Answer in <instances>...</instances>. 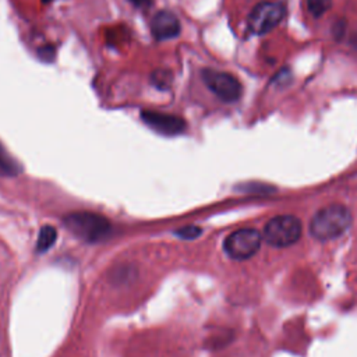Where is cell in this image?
Returning a JSON list of instances; mask_svg holds the SVG:
<instances>
[{"label":"cell","mask_w":357,"mask_h":357,"mask_svg":"<svg viewBox=\"0 0 357 357\" xmlns=\"http://www.w3.org/2000/svg\"><path fill=\"white\" fill-rule=\"evenodd\" d=\"M350 225L351 215L346 206L329 205L314 215L310 223V231L318 240H332L342 236Z\"/></svg>","instance_id":"cell-1"},{"label":"cell","mask_w":357,"mask_h":357,"mask_svg":"<svg viewBox=\"0 0 357 357\" xmlns=\"http://www.w3.org/2000/svg\"><path fill=\"white\" fill-rule=\"evenodd\" d=\"M66 227L86 243L102 241L109 237L112 226L109 220L93 212H73L64 216Z\"/></svg>","instance_id":"cell-2"},{"label":"cell","mask_w":357,"mask_h":357,"mask_svg":"<svg viewBox=\"0 0 357 357\" xmlns=\"http://www.w3.org/2000/svg\"><path fill=\"white\" fill-rule=\"evenodd\" d=\"M265 240L273 247H289L301 236V222L291 215L272 218L264 230Z\"/></svg>","instance_id":"cell-3"},{"label":"cell","mask_w":357,"mask_h":357,"mask_svg":"<svg viewBox=\"0 0 357 357\" xmlns=\"http://www.w3.org/2000/svg\"><path fill=\"white\" fill-rule=\"evenodd\" d=\"M286 7L282 1H261L248 17V29L252 33L264 35L275 29L284 18Z\"/></svg>","instance_id":"cell-4"},{"label":"cell","mask_w":357,"mask_h":357,"mask_svg":"<svg viewBox=\"0 0 357 357\" xmlns=\"http://www.w3.org/2000/svg\"><path fill=\"white\" fill-rule=\"evenodd\" d=\"M201 77L208 89L215 93L222 102H237L243 93L241 82L230 73L205 68L202 70Z\"/></svg>","instance_id":"cell-5"},{"label":"cell","mask_w":357,"mask_h":357,"mask_svg":"<svg viewBox=\"0 0 357 357\" xmlns=\"http://www.w3.org/2000/svg\"><path fill=\"white\" fill-rule=\"evenodd\" d=\"M261 240V234L255 229H238L226 237L223 248L230 258L241 261L258 251Z\"/></svg>","instance_id":"cell-6"},{"label":"cell","mask_w":357,"mask_h":357,"mask_svg":"<svg viewBox=\"0 0 357 357\" xmlns=\"http://www.w3.org/2000/svg\"><path fill=\"white\" fill-rule=\"evenodd\" d=\"M142 121L163 135H177L185 130V121L174 114L156 112V110H142Z\"/></svg>","instance_id":"cell-7"},{"label":"cell","mask_w":357,"mask_h":357,"mask_svg":"<svg viewBox=\"0 0 357 357\" xmlns=\"http://www.w3.org/2000/svg\"><path fill=\"white\" fill-rule=\"evenodd\" d=\"M181 31L177 17L172 11H158L151 21V32L158 40H167L178 36Z\"/></svg>","instance_id":"cell-8"},{"label":"cell","mask_w":357,"mask_h":357,"mask_svg":"<svg viewBox=\"0 0 357 357\" xmlns=\"http://www.w3.org/2000/svg\"><path fill=\"white\" fill-rule=\"evenodd\" d=\"M56 238H57V230L53 226H50V225L42 226V229L39 230V234H38L36 251L46 252L56 243Z\"/></svg>","instance_id":"cell-9"},{"label":"cell","mask_w":357,"mask_h":357,"mask_svg":"<svg viewBox=\"0 0 357 357\" xmlns=\"http://www.w3.org/2000/svg\"><path fill=\"white\" fill-rule=\"evenodd\" d=\"M18 172H20L18 163L0 145V174L13 176V174H18Z\"/></svg>","instance_id":"cell-10"},{"label":"cell","mask_w":357,"mask_h":357,"mask_svg":"<svg viewBox=\"0 0 357 357\" xmlns=\"http://www.w3.org/2000/svg\"><path fill=\"white\" fill-rule=\"evenodd\" d=\"M152 84L159 89H167L172 84V73L169 70H155L151 75Z\"/></svg>","instance_id":"cell-11"},{"label":"cell","mask_w":357,"mask_h":357,"mask_svg":"<svg viewBox=\"0 0 357 357\" xmlns=\"http://www.w3.org/2000/svg\"><path fill=\"white\" fill-rule=\"evenodd\" d=\"M332 0H307V7L311 15L321 17L331 7Z\"/></svg>","instance_id":"cell-12"},{"label":"cell","mask_w":357,"mask_h":357,"mask_svg":"<svg viewBox=\"0 0 357 357\" xmlns=\"http://www.w3.org/2000/svg\"><path fill=\"white\" fill-rule=\"evenodd\" d=\"M201 233H202L201 227L191 225V226L180 227V229L176 231V236H178L180 238H184V240H192V238L198 237Z\"/></svg>","instance_id":"cell-13"},{"label":"cell","mask_w":357,"mask_h":357,"mask_svg":"<svg viewBox=\"0 0 357 357\" xmlns=\"http://www.w3.org/2000/svg\"><path fill=\"white\" fill-rule=\"evenodd\" d=\"M54 56H56V50L52 45H46V46H42L39 47L38 50V57L42 60V61H46V63H50L54 60Z\"/></svg>","instance_id":"cell-14"},{"label":"cell","mask_w":357,"mask_h":357,"mask_svg":"<svg viewBox=\"0 0 357 357\" xmlns=\"http://www.w3.org/2000/svg\"><path fill=\"white\" fill-rule=\"evenodd\" d=\"M344 28H346V22L342 20V21H337L335 25H333V36L335 38H340L344 32Z\"/></svg>","instance_id":"cell-15"},{"label":"cell","mask_w":357,"mask_h":357,"mask_svg":"<svg viewBox=\"0 0 357 357\" xmlns=\"http://www.w3.org/2000/svg\"><path fill=\"white\" fill-rule=\"evenodd\" d=\"M132 4H135V6H144V4H146V3H149V0H130Z\"/></svg>","instance_id":"cell-16"},{"label":"cell","mask_w":357,"mask_h":357,"mask_svg":"<svg viewBox=\"0 0 357 357\" xmlns=\"http://www.w3.org/2000/svg\"><path fill=\"white\" fill-rule=\"evenodd\" d=\"M50 1H53V0H42V3H50Z\"/></svg>","instance_id":"cell-17"}]
</instances>
